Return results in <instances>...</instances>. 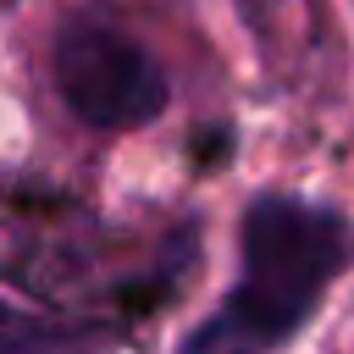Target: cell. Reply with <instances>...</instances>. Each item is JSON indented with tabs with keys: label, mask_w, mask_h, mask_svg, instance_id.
<instances>
[{
	"label": "cell",
	"mask_w": 354,
	"mask_h": 354,
	"mask_svg": "<svg viewBox=\"0 0 354 354\" xmlns=\"http://www.w3.org/2000/svg\"><path fill=\"white\" fill-rule=\"evenodd\" d=\"M11 332V310H6V299H0V337Z\"/></svg>",
	"instance_id": "cell-4"
},
{
	"label": "cell",
	"mask_w": 354,
	"mask_h": 354,
	"mask_svg": "<svg viewBox=\"0 0 354 354\" xmlns=\"http://www.w3.org/2000/svg\"><path fill=\"white\" fill-rule=\"evenodd\" d=\"M55 88L88 127H138L160 116L166 77L144 44H133L122 28H66L55 44Z\"/></svg>",
	"instance_id": "cell-2"
},
{
	"label": "cell",
	"mask_w": 354,
	"mask_h": 354,
	"mask_svg": "<svg viewBox=\"0 0 354 354\" xmlns=\"http://www.w3.org/2000/svg\"><path fill=\"white\" fill-rule=\"evenodd\" d=\"M271 348H277V343H271L266 332H254L238 310H227V304H221L205 326H194V332L183 337V348H177V354H271Z\"/></svg>",
	"instance_id": "cell-3"
},
{
	"label": "cell",
	"mask_w": 354,
	"mask_h": 354,
	"mask_svg": "<svg viewBox=\"0 0 354 354\" xmlns=\"http://www.w3.org/2000/svg\"><path fill=\"white\" fill-rule=\"evenodd\" d=\"M243 282L227 299L254 332L271 343L293 337V326L315 310L332 271L348 260V221L326 205L266 194L243 210Z\"/></svg>",
	"instance_id": "cell-1"
}]
</instances>
